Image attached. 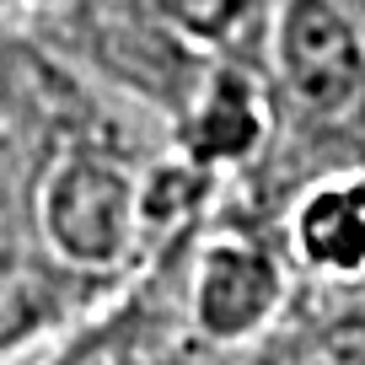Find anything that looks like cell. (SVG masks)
<instances>
[{"mask_svg": "<svg viewBox=\"0 0 365 365\" xmlns=\"http://www.w3.org/2000/svg\"><path fill=\"white\" fill-rule=\"evenodd\" d=\"M140 182L118 161L76 150L43 178L38 226L70 269H113L140 237Z\"/></svg>", "mask_w": 365, "mask_h": 365, "instance_id": "1", "label": "cell"}, {"mask_svg": "<svg viewBox=\"0 0 365 365\" xmlns=\"http://www.w3.org/2000/svg\"><path fill=\"white\" fill-rule=\"evenodd\" d=\"M263 0H161V11L182 27V33L205 38V43L226 48L231 38H242L252 27Z\"/></svg>", "mask_w": 365, "mask_h": 365, "instance_id": "6", "label": "cell"}, {"mask_svg": "<svg viewBox=\"0 0 365 365\" xmlns=\"http://www.w3.org/2000/svg\"><path fill=\"white\" fill-rule=\"evenodd\" d=\"M296 258L333 279H360L365 274V172L339 182H317L296 205L290 220Z\"/></svg>", "mask_w": 365, "mask_h": 365, "instance_id": "4", "label": "cell"}, {"mask_svg": "<svg viewBox=\"0 0 365 365\" xmlns=\"http://www.w3.org/2000/svg\"><path fill=\"white\" fill-rule=\"evenodd\" d=\"M274 70L307 113L339 118L365 97V16L354 0H279Z\"/></svg>", "mask_w": 365, "mask_h": 365, "instance_id": "2", "label": "cell"}, {"mask_svg": "<svg viewBox=\"0 0 365 365\" xmlns=\"http://www.w3.org/2000/svg\"><path fill=\"white\" fill-rule=\"evenodd\" d=\"M269 135V113H263V91L242 70H215L199 97L194 118H188V150L194 161L215 167V161H242L263 145Z\"/></svg>", "mask_w": 365, "mask_h": 365, "instance_id": "5", "label": "cell"}, {"mask_svg": "<svg viewBox=\"0 0 365 365\" xmlns=\"http://www.w3.org/2000/svg\"><path fill=\"white\" fill-rule=\"evenodd\" d=\"M0 6H6V0H0Z\"/></svg>", "mask_w": 365, "mask_h": 365, "instance_id": "7", "label": "cell"}, {"mask_svg": "<svg viewBox=\"0 0 365 365\" xmlns=\"http://www.w3.org/2000/svg\"><path fill=\"white\" fill-rule=\"evenodd\" d=\"M285 307V269L269 247L247 237H215L199 247L188 317L210 344H247Z\"/></svg>", "mask_w": 365, "mask_h": 365, "instance_id": "3", "label": "cell"}]
</instances>
